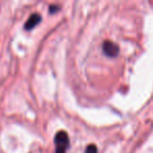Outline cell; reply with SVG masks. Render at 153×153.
<instances>
[{
  "instance_id": "1",
  "label": "cell",
  "mask_w": 153,
  "mask_h": 153,
  "mask_svg": "<svg viewBox=\"0 0 153 153\" xmlns=\"http://www.w3.org/2000/svg\"><path fill=\"white\" fill-rule=\"evenodd\" d=\"M56 153H66V150L69 147V137L67 132L59 131L55 136Z\"/></svg>"
},
{
  "instance_id": "2",
  "label": "cell",
  "mask_w": 153,
  "mask_h": 153,
  "mask_svg": "<svg viewBox=\"0 0 153 153\" xmlns=\"http://www.w3.org/2000/svg\"><path fill=\"white\" fill-rule=\"evenodd\" d=\"M103 51L106 56L110 58H114L119 55L120 53V47L117 44H115L114 42L110 40H106L103 43Z\"/></svg>"
},
{
  "instance_id": "3",
  "label": "cell",
  "mask_w": 153,
  "mask_h": 153,
  "mask_svg": "<svg viewBox=\"0 0 153 153\" xmlns=\"http://www.w3.org/2000/svg\"><path fill=\"white\" fill-rule=\"evenodd\" d=\"M41 20H42V18H41V16L39 15L38 13L32 14V15L28 17V19L26 20L25 24H24V28H25L26 30H33V28H34L35 26H36L37 24L41 21Z\"/></svg>"
},
{
  "instance_id": "4",
  "label": "cell",
  "mask_w": 153,
  "mask_h": 153,
  "mask_svg": "<svg viewBox=\"0 0 153 153\" xmlns=\"http://www.w3.org/2000/svg\"><path fill=\"white\" fill-rule=\"evenodd\" d=\"M85 153H98V148H97V146L94 144L88 145L85 150Z\"/></svg>"
},
{
  "instance_id": "5",
  "label": "cell",
  "mask_w": 153,
  "mask_h": 153,
  "mask_svg": "<svg viewBox=\"0 0 153 153\" xmlns=\"http://www.w3.org/2000/svg\"><path fill=\"white\" fill-rule=\"evenodd\" d=\"M59 5H57V4H51V5H49V7H48V12L51 14H53V13H56V12H58L59 11Z\"/></svg>"
}]
</instances>
